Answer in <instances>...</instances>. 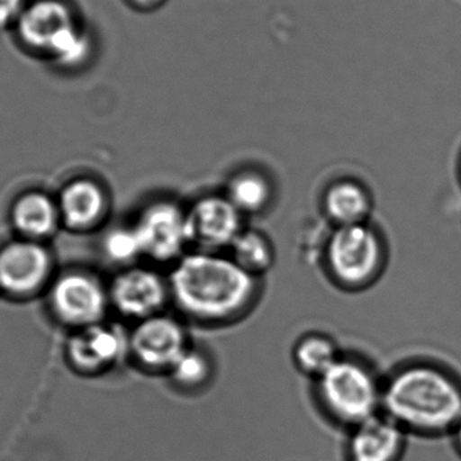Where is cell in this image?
<instances>
[{
	"instance_id": "obj_1",
	"label": "cell",
	"mask_w": 461,
	"mask_h": 461,
	"mask_svg": "<svg viewBox=\"0 0 461 461\" xmlns=\"http://www.w3.org/2000/svg\"><path fill=\"white\" fill-rule=\"evenodd\" d=\"M382 414L406 433H452L461 420V382L433 363H409L384 382Z\"/></svg>"
},
{
	"instance_id": "obj_2",
	"label": "cell",
	"mask_w": 461,
	"mask_h": 461,
	"mask_svg": "<svg viewBox=\"0 0 461 461\" xmlns=\"http://www.w3.org/2000/svg\"><path fill=\"white\" fill-rule=\"evenodd\" d=\"M170 294L181 311L204 321H221L240 313L254 297L255 276L232 258L216 252L181 257L169 278Z\"/></svg>"
},
{
	"instance_id": "obj_3",
	"label": "cell",
	"mask_w": 461,
	"mask_h": 461,
	"mask_svg": "<svg viewBox=\"0 0 461 461\" xmlns=\"http://www.w3.org/2000/svg\"><path fill=\"white\" fill-rule=\"evenodd\" d=\"M13 30L27 51L59 69H80L96 51L91 30L68 0H30Z\"/></svg>"
},
{
	"instance_id": "obj_4",
	"label": "cell",
	"mask_w": 461,
	"mask_h": 461,
	"mask_svg": "<svg viewBox=\"0 0 461 461\" xmlns=\"http://www.w3.org/2000/svg\"><path fill=\"white\" fill-rule=\"evenodd\" d=\"M382 394L384 384L357 360L339 359L317 379V398L325 417L348 430L382 414Z\"/></svg>"
},
{
	"instance_id": "obj_5",
	"label": "cell",
	"mask_w": 461,
	"mask_h": 461,
	"mask_svg": "<svg viewBox=\"0 0 461 461\" xmlns=\"http://www.w3.org/2000/svg\"><path fill=\"white\" fill-rule=\"evenodd\" d=\"M327 255L333 276L349 287L373 284L386 260L384 240L367 223L339 227L330 236Z\"/></svg>"
},
{
	"instance_id": "obj_6",
	"label": "cell",
	"mask_w": 461,
	"mask_h": 461,
	"mask_svg": "<svg viewBox=\"0 0 461 461\" xmlns=\"http://www.w3.org/2000/svg\"><path fill=\"white\" fill-rule=\"evenodd\" d=\"M143 255L169 262L181 258L189 241L186 213L170 202H157L145 208L134 226Z\"/></svg>"
},
{
	"instance_id": "obj_7",
	"label": "cell",
	"mask_w": 461,
	"mask_h": 461,
	"mask_svg": "<svg viewBox=\"0 0 461 461\" xmlns=\"http://www.w3.org/2000/svg\"><path fill=\"white\" fill-rule=\"evenodd\" d=\"M188 348L184 328L161 314L140 320L129 339V349L138 365L157 373H169Z\"/></svg>"
},
{
	"instance_id": "obj_8",
	"label": "cell",
	"mask_w": 461,
	"mask_h": 461,
	"mask_svg": "<svg viewBox=\"0 0 461 461\" xmlns=\"http://www.w3.org/2000/svg\"><path fill=\"white\" fill-rule=\"evenodd\" d=\"M240 213L229 197H203L186 213L189 241L208 252L232 246L241 233Z\"/></svg>"
},
{
	"instance_id": "obj_9",
	"label": "cell",
	"mask_w": 461,
	"mask_h": 461,
	"mask_svg": "<svg viewBox=\"0 0 461 461\" xmlns=\"http://www.w3.org/2000/svg\"><path fill=\"white\" fill-rule=\"evenodd\" d=\"M169 293V284L158 273L134 267L116 276L111 287V300L122 314L140 321L158 314Z\"/></svg>"
},
{
	"instance_id": "obj_10",
	"label": "cell",
	"mask_w": 461,
	"mask_h": 461,
	"mask_svg": "<svg viewBox=\"0 0 461 461\" xmlns=\"http://www.w3.org/2000/svg\"><path fill=\"white\" fill-rule=\"evenodd\" d=\"M51 303L57 314L70 324H97L104 314L107 295L102 285L86 274H69L54 285Z\"/></svg>"
},
{
	"instance_id": "obj_11",
	"label": "cell",
	"mask_w": 461,
	"mask_h": 461,
	"mask_svg": "<svg viewBox=\"0 0 461 461\" xmlns=\"http://www.w3.org/2000/svg\"><path fill=\"white\" fill-rule=\"evenodd\" d=\"M405 448V430L379 414L349 430L344 461H400Z\"/></svg>"
},
{
	"instance_id": "obj_12",
	"label": "cell",
	"mask_w": 461,
	"mask_h": 461,
	"mask_svg": "<svg viewBox=\"0 0 461 461\" xmlns=\"http://www.w3.org/2000/svg\"><path fill=\"white\" fill-rule=\"evenodd\" d=\"M50 270V258L32 241H15L0 251V287L13 294L37 289Z\"/></svg>"
},
{
	"instance_id": "obj_13",
	"label": "cell",
	"mask_w": 461,
	"mask_h": 461,
	"mask_svg": "<svg viewBox=\"0 0 461 461\" xmlns=\"http://www.w3.org/2000/svg\"><path fill=\"white\" fill-rule=\"evenodd\" d=\"M129 341L123 333L110 325L97 324L84 327L69 344V357L72 365L83 374H99L115 365Z\"/></svg>"
},
{
	"instance_id": "obj_14",
	"label": "cell",
	"mask_w": 461,
	"mask_h": 461,
	"mask_svg": "<svg viewBox=\"0 0 461 461\" xmlns=\"http://www.w3.org/2000/svg\"><path fill=\"white\" fill-rule=\"evenodd\" d=\"M325 211L339 227L367 223L373 200L365 186L355 181L336 183L325 194Z\"/></svg>"
},
{
	"instance_id": "obj_15",
	"label": "cell",
	"mask_w": 461,
	"mask_h": 461,
	"mask_svg": "<svg viewBox=\"0 0 461 461\" xmlns=\"http://www.w3.org/2000/svg\"><path fill=\"white\" fill-rule=\"evenodd\" d=\"M104 208V194L94 181H75L64 189L59 199V212L72 227H88L96 223Z\"/></svg>"
},
{
	"instance_id": "obj_16",
	"label": "cell",
	"mask_w": 461,
	"mask_h": 461,
	"mask_svg": "<svg viewBox=\"0 0 461 461\" xmlns=\"http://www.w3.org/2000/svg\"><path fill=\"white\" fill-rule=\"evenodd\" d=\"M57 218L59 211L45 194H24L14 205V224L24 235H49L56 227Z\"/></svg>"
},
{
	"instance_id": "obj_17",
	"label": "cell",
	"mask_w": 461,
	"mask_h": 461,
	"mask_svg": "<svg viewBox=\"0 0 461 461\" xmlns=\"http://www.w3.org/2000/svg\"><path fill=\"white\" fill-rule=\"evenodd\" d=\"M230 249L233 262L251 276H259L273 265L274 254L270 241L258 230H241Z\"/></svg>"
},
{
	"instance_id": "obj_18",
	"label": "cell",
	"mask_w": 461,
	"mask_h": 461,
	"mask_svg": "<svg viewBox=\"0 0 461 461\" xmlns=\"http://www.w3.org/2000/svg\"><path fill=\"white\" fill-rule=\"evenodd\" d=\"M294 357L298 368L316 381L340 359L335 344L319 335L303 339L295 347Z\"/></svg>"
},
{
	"instance_id": "obj_19",
	"label": "cell",
	"mask_w": 461,
	"mask_h": 461,
	"mask_svg": "<svg viewBox=\"0 0 461 461\" xmlns=\"http://www.w3.org/2000/svg\"><path fill=\"white\" fill-rule=\"evenodd\" d=\"M270 194V185L262 175L241 172L230 180L227 197L240 212H258L267 204Z\"/></svg>"
},
{
	"instance_id": "obj_20",
	"label": "cell",
	"mask_w": 461,
	"mask_h": 461,
	"mask_svg": "<svg viewBox=\"0 0 461 461\" xmlns=\"http://www.w3.org/2000/svg\"><path fill=\"white\" fill-rule=\"evenodd\" d=\"M211 363L203 352L188 348L170 368V381L184 392H196L211 379Z\"/></svg>"
},
{
	"instance_id": "obj_21",
	"label": "cell",
	"mask_w": 461,
	"mask_h": 461,
	"mask_svg": "<svg viewBox=\"0 0 461 461\" xmlns=\"http://www.w3.org/2000/svg\"><path fill=\"white\" fill-rule=\"evenodd\" d=\"M104 247L108 257L118 263H131L143 255L134 227L111 230L105 239Z\"/></svg>"
},
{
	"instance_id": "obj_22",
	"label": "cell",
	"mask_w": 461,
	"mask_h": 461,
	"mask_svg": "<svg viewBox=\"0 0 461 461\" xmlns=\"http://www.w3.org/2000/svg\"><path fill=\"white\" fill-rule=\"evenodd\" d=\"M30 0H0V30L14 29Z\"/></svg>"
},
{
	"instance_id": "obj_23",
	"label": "cell",
	"mask_w": 461,
	"mask_h": 461,
	"mask_svg": "<svg viewBox=\"0 0 461 461\" xmlns=\"http://www.w3.org/2000/svg\"><path fill=\"white\" fill-rule=\"evenodd\" d=\"M127 7L140 14H151L161 10L169 0H123Z\"/></svg>"
},
{
	"instance_id": "obj_24",
	"label": "cell",
	"mask_w": 461,
	"mask_h": 461,
	"mask_svg": "<svg viewBox=\"0 0 461 461\" xmlns=\"http://www.w3.org/2000/svg\"><path fill=\"white\" fill-rule=\"evenodd\" d=\"M452 433H454L455 443H456L457 449H459L461 455V420L459 424H457V427L455 428V430Z\"/></svg>"
}]
</instances>
